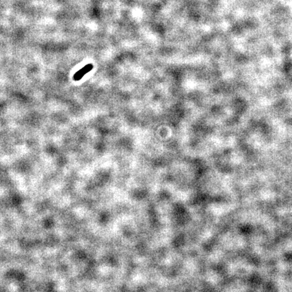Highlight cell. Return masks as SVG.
Masks as SVG:
<instances>
[{
  "label": "cell",
  "instance_id": "obj_1",
  "mask_svg": "<svg viewBox=\"0 0 292 292\" xmlns=\"http://www.w3.org/2000/svg\"><path fill=\"white\" fill-rule=\"evenodd\" d=\"M92 68H93V65L92 64L87 65V66H85V67L83 68L82 69L80 70L75 74V76H74V79H75V81L80 80L81 79L83 78V77L85 74L89 73Z\"/></svg>",
  "mask_w": 292,
  "mask_h": 292
}]
</instances>
